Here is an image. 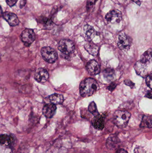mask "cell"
I'll return each mask as SVG.
<instances>
[{
    "instance_id": "cell-1",
    "label": "cell",
    "mask_w": 152,
    "mask_h": 153,
    "mask_svg": "<svg viewBox=\"0 0 152 153\" xmlns=\"http://www.w3.org/2000/svg\"><path fill=\"white\" fill-rule=\"evenodd\" d=\"M99 87L97 82L92 78H87L82 81L79 86L80 94L84 98L92 96Z\"/></svg>"
},
{
    "instance_id": "cell-2",
    "label": "cell",
    "mask_w": 152,
    "mask_h": 153,
    "mask_svg": "<svg viewBox=\"0 0 152 153\" xmlns=\"http://www.w3.org/2000/svg\"><path fill=\"white\" fill-rule=\"evenodd\" d=\"M131 116V114L126 111H117L113 116L114 123L118 127L124 128L128 124Z\"/></svg>"
},
{
    "instance_id": "cell-3",
    "label": "cell",
    "mask_w": 152,
    "mask_h": 153,
    "mask_svg": "<svg viewBox=\"0 0 152 153\" xmlns=\"http://www.w3.org/2000/svg\"><path fill=\"white\" fill-rule=\"evenodd\" d=\"M41 54L44 60L49 63H54L58 58V54L54 48L44 47L41 49Z\"/></svg>"
},
{
    "instance_id": "cell-4",
    "label": "cell",
    "mask_w": 152,
    "mask_h": 153,
    "mask_svg": "<svg viewBox=\"0 0 152 153\" xmlns=\"http://www.w3.org/2000/svg\"><path fill=\"white\" fill-rule=\"evenodd\" d=\"M58 48L64 54L69 55L74 51L75 45L73 42L70 39H62L59 43Z\"/></svg>"
},
{
    "instance_id": "cell-5",
    "label": "cell",
    "mask_w": 152,
    "mask_h": 153,
    "mask_svg": "<svg viewBox=\"0 0 152 153\" xmlns=\"http://www.w3.org/2000/svg\"><path fill=\"white\" fill-rule=\"evenodd\" d=\"M21 41L26 45L29 46L32 44L36 39V35L34 30L26 28L24 30L21 35Z\"/></svg>"
},
{
    "instance_id": "cell-6",
    "label": "cell",
    "mask_w": 152,
    "mask_h": 153,
    "mask_svg": "<svg viewBox=\"0 0 152 153\" xmlns=\"http://www.w3.org/2000/svg\"><path fill=\"white\" fill-rule=\"evenodd\" d=\"M132 43L131 38L125 32H121L119 35L117 45L119 48L121 50L128 49L131 46Z\"/></svg>"
},
{
    "instance_id": "cell-7",
    "label": "cell",
    "mask_w": 152,
    "mask_h": 153,
    "mask_svg": "<svg viewBox=\"0 0 152 153\" xmlns=\"http://www.w3.org/2000/svg\"><path fill=\"white\" fill-rule=\"evenodd\" d=\"M122 19V13L118 10H113L108 13L105 16V19L112 23H119Z\"/></svg>"
},
{
    "instance_id": "cell-8",
    "label": "cell",
    "mask_w": 152,
    "mask_h": 153,
    "mask_svg": "<svg viewBox=\"0 0 152 153\" xmlns=\"http://www.w3.org/2000/svg\"><path fill=\"white\" fill-rule=\"evenodd\" d=\"M34 77L36 81L38 82L44 83L49 78V74L45 69L39 68L36 71Z\"/></svg>"
},
{
    "instance_id": "cell-9",
    "label": "cell",
    "mask_w": 152,
    "mask_h": 153,
    "mask_svg": "<svg viewBox=\"0 0 152 153\" xmlns=\"http://www.w3.org/2000/svg\"><path fill=\"white\" fill-rule=\"evenodd\" d=\"M4 19L9 23L10 26L15 27L18 25L19 20L17 15L13 13L5 12L3 14Z\"/></svg>"
},
{
    "instance_id": "cell-10",
    "label": "cell",
    "mask_w": 152,
    "mask_h": 153,
    "mask_svg": "<svg viewBox=\"0 0 152 153\" xmlns=\"http://www.w3.org/2000/svg\"><path fill=\"white\" fill-rule=\"evenodd\" d=\"M56 105L53 103H48L46 104L43 109V113L45 117L48 118H51L52 117L56 111Z\"/></svg>"
},
{
    "instance_id": "cell-11",
    "label": "cell",
    "mask_w": 152,
    "mask_h": 153,
    "mask_svg": "<svg viewBox=\"0 0 152 153\" xmlns=\"http://www.w3.org/2000/svg\"><path fill=\"white\" fill-rule=\"evenodd\" d=\"M87 71L92 75H95L100 73L101 69L98 63L94 60L88 62L87 65Z\"/></svg>"
},
{
    "instance_id": "cell-12",
    "label": "cell",
    "mask_w": 152,
    "mask_h": 153,
    "mask_svg": "<svg viewBox=\"0 0 152 153\" xmlns=\"http://www.w3.org/2000/svg\"><path fill=\"white\" fill-rule=\"evenodd\" d=\"M147 64L141 61L137 62L134 66V69L137 74L144 77L147 74Z\"/></svg>"
},
{
    "instance_id": "cell-13",
    "label": "cell",
    "mask_w": 152,
    "mask_h": 153,
    "mask_svg": "<svg viewBox=\"0 0 152 153\" xmlns=\"http://www.w3.org/2000/svg\"><path fill=\"white\" fill-rule=\"evenodd\" d=\"M93 125L95 129L102 130L104 127V118L102 115H98L93 120Z\"/></svg>"
},
{
    "instance_id": "cell-14",
    "label": "cell",
    "mask_w": 152,
    "mask_h": 153,
    "mask_svg": "<svg viewBox=\"0 0 152 153\" xmlns=\"http://www.w3.org/2000/svg\"><path fill=\"white\" fill-rule=\"evenodd\" d=\"M14 142V138L10 135L2 134L0 135V144L1 145L9 146L11 145Z\"/></svg>"
},
{
    "instance_id": "cell-15",
    "label": "cell",
    "mask_w": 152,
    "mask_h": 153,
    "mask_svg": "<svg viewBox=\"0 0 152 153\" xmlns=\"http://www.w3.org/2000/svg\"><path fill=\"white\" fill-rule=\"evenodd\" d=\"M84 32L87 39L91 41L94 37L95 35V31L94 28L89 25H86L84 27Z\"/></svg>"
},
{
    "instance_id": "cell-16",
    "label": "cell",
    "mask_w": 152,
    "mask_h": 153,
    "mask_svg": "<svg viewBox=\"0 0 152 153\" xmlns=\"http://www.w3.org/2000/svg\"><path fill=\"white\" fill-rule=\"evenodd\" d=\"M120 143V141L117 137L115 136L109 137L107 139L106 146L110 150L115 149Z\"/></svg>"
},
{
    "instance_id": "cell-17",
    "label": "cell",
    "mask_w": 152,
    "mask_h": 153,
    "mask_svg": "<svg viewBox=\"0 0 152 153\" xmlns=\"http://www.w3.org/2000/svg\"><path fill=\"white\" fill-rule=\"evenodd\" d=\"M49 100L51 103L56 105L61 104L64 100L63 96L58 94H54L49 96Z\"/></svg>"
},
{
    "instance_id": "cell-18",
    "label": "cell",
    "mask_w": 152,
    "mask_h": 153,
    "mask_svg": "<svg viewBox=\"0 0 152 153\" xmlns=\"http://www.w3.org/2000/svg\"><path fill=\"white\" fill-rule=\"evenodd\" d=\"M152 59V49L150 48L146 52H145L141 56L140 61L144 63L147 64L151 62Z\"/></svg>"
},
{
    "instance_id": "cell-19",
    "label": "cell",
    "mask_w": 152,
    "mask_h": 153,
    "mask_svg": "<svg viewBox=\"0 0 152 153\" xmlns=\"http://www.w3.org/2000/svg\"><path fill=\"white\" fill-rule=\"evenodd\" d=\"M84 48L88 53L92 55L96 56L98 53V46L94 44L88 43L85 45Z\"/></svg>"
},
{
    "instance_id": "cell-20",
    "label": "cell",
    "mask_w": 152,
    "mask_h": 153,
    "mask_svg": "<svg viewBox=\"0 0 152 153\" xmlns=\"http://www.w3.org/2000/svg\"><path fill=\"white\" fill-rule=\"evenodd\" d=\"M141 127L152 128L151 116H144L140 125Z\"/></svg>"
},
{
    "instance_id": "cell-21",
    "label": "cell",
    "mask_w": 152,
    "mask_h": 153,
    "mask_svg": "<svg viewBox=\"0 0 152 153\" xmlns=\"http://www.w3.org/2000/svg\"><path fill=\"white\" fill-rule=\"evenodd\" d=\"M104 76L108 81H111L113 80L115 76V72L112 69H105L104 72Z\"/></svg>"
},
{
    "instance_id": "cell-22",
    "label": "cell",
    "mask_w": 152,
    "mask_h": 153,
    "mask_svg": "<svg viewBox=\"0 0 152 153\" xmlns=\"http://www.w3.org/2000/svg\"><path fill=\"white\" fill-rule=\"evenodd\" d=\"M88 111L91 113H92V114L94 115L95 117L99 115V112H98L96 104L94 102H93L90 103L89 106H88Z\"/></svg>"
},
{
    "instance_id": "cell-23",
    "label": "cell",
    "mask_w": 152,
    "mask_h": 153,
    "mask_svg": "<svg viewBox=\"0 0 152 153\" xmlns=\"http://www.w3.org/2000/svg\"><path fill=\"white\" fill-rule=\"evenodd\" d=\"M96 0H87V8L88 10L91 9L95 4Z\"/></svg>"
},
{
    "instance_id": "cell-24",
    "label": "cell",
    "mask_w": 152,
    "mask_h": 153,
    "mask_svg": "<svg viewBox=\"0 0 152 153\" xmlns=\"http://www.w3.org/2000/svg\"><path fill=\"white\" fill-rule=\"evenodd\" d=\"M146 83L147 86L150 87V89L152 88V75L151 74L147 76L146 78Z\"/></svg>"
},
{
    "instance_id": "cell-25",
    "label": "cell",
    "mask_w": 152,
    "mask_h": 153,
    "mask_svg": "<svg viewBox=\"0 0 152 153\" xmlns=\"http://www.w3.org/2000/svg\"><path fill=\"white\" fill-rule=\"evenodd\" d=\"M134 153H146V152L142 146H137L135 149Z\"/></svg>"
},
{
    "instance_id": "cell-26",
    "label": "cell",
    "mask_w": 152,
    "mask_h": 153,
    "mask_svg": "<svg viewBox=\"0 0 152 153\" xmlns=\"http://www.w3.org/2000/svg\"><path fill=\"white\" fill-rule=\"evenodd\" d=\"M18 0H6V1L9 6L12 7L16 4V3L18 2Z\"/></svg>"
},
{
    "instance_id": "cell-27",
    "label": "cell",
    "mask_w": 152,
    "mask_h": 153,
    "mask_svg": "<svg viewBox=\"0 0 152 153\" xmlns=\"http://www.w3.org/2000/svg\"><path fill=\"white\" fill-rule=\"evenodd\" d=\"M124 83L126 85H128V86L131 87V88H133L134 86V83L131 80H126L124 81Z\"/></svg>"
},
{
    "instance_id": "cell-28",
    "label": "cell",
    "mask_w": 152,
    "mask_h": 153,
    "mask_svg": "<svg viewBox=\"0 0 152 153\" xmlns=\"http://www.w3.org/2000/svg\"><path fill=\"white\" fill-rule=\"evenodd\" d=\"M116 85H116V84L114 83H112L108 87V89L109 91H112L115 89V88H116Z\"/></svg>"
},
{
    "instance_id": "cell-29",
    "label": "cell",
    "mask_w": 152,
    "mask_h": 153,
    "mask_svg": "<svg viewBox=\"0 0 152 153\" xmlns=\"http://www.w3.org/2000/svg\"><path fill=\"white\" fill-rule=\"evenodd\" d=\"M115 153H128L126 150L123 149H120L117 150Z\"/></svg>"
},
{
    "instance_id": "cell-30",
    "label": "cell",
    "mask_w": 152,
    "mask_h": 153,
    "mask_svg": "<svg viewBox=\"0 0 152 153\" xmlns=\"http://www.w3.org/2000/svg\"><path fill=\"white\" fill-rule=\"evenodd\" d=\"M145 97H147V98H149V99H151L152 98V92L151 91H149L146 94V96Z\"/></svg>"
},
{
    "instance_id": "cell-31",
    "label": "cell",
    "mask_w": 152,
    "mask_h": 153,
    "mask_svg": "<svg viewBox=\"0 0 152 153\" xmlns=\"http://www.w3.org/2000/svg\"><path fill=\"white\" fill-rule=\"evenodd\" d=\"M131 1L134 2L136 3L137 4H138L139 5H141V2H140L139 0H131Z\"/></svg>"
},
{
    "instance_id": "cell-32",
    "label": "cell",
    "mask_w": 152,
    "mask_h": 153,
    "mask_svg": "<svg viewBox=\"0 0 152 153\" xmlns=\"http://www.w3.org/2000/svg\"><path fill=\"white\" fill-rule=\"evenodd\" d=\"M3 14V13L1 7V5H0V17L2 16Z\"/></svg>"
},
{
    "instance_id": "cell-33",
    "label": "cell",
    "mask_w": 152,
    "mask_h": 153,
    "mask_svg": "<svg viewBox=\"0 0 152 153\" xmlns=\"http://www.w3.org/2000/svg\"><path fill=\"white\" fill-rule=\"evenodd\" d=\"M1 57H0V60H1Z\"/></svg>"
}]
</instances>
